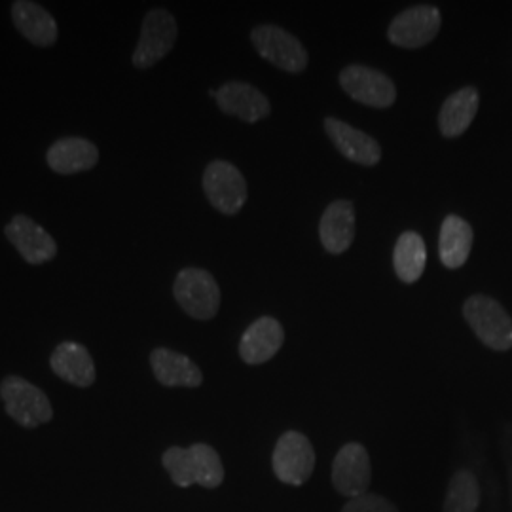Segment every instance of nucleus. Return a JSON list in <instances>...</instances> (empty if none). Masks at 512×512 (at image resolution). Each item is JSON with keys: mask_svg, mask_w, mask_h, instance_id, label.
<instances>
[{"mask_svg": "<svg viewBox=\"0 0 512 512\" xmlns=\"http://www.w3.org/2000/svg\"><path fill=\"white\" fill-rule=\"evenodd\" d=\"M164 469L179 488H190L194 484L215 490L224 480V465L219 452L209 444H192L190 448L171 446L162 456Z\"/></svg>", "mask_w": 512, "mask_h": 512, "instance_id": "nucleus-1", "label": "nucleus"}, {"mask_svg": "<svg viewBox=\"0 0 512 512\" xmlns=\"http://www.w3.org/2000/svg\"><path fill=\"white\" fill-rule=\"evenodd\" d=\"M0 399L6 414L25 429H37L54 418L48 395L16 374H10L0 382Z\"/></svg>", "mask_w": 512, "mask_h": 512, "instance_id": "nucleus-2", "label": "nucleus"}, {"mask_svg": "<svg viewBox=\"0 0 512 512\" xmlns=\"http://www.w3.org/2000/svg\"><path fill=\"white\" fill-rule=\"evenodd\" d=\"M463 315L484 346L495 351L512 348L511 315L492 296H471L463 306Z\"/></svg>", "mask_w": 512, "mask_h": 512, "instance_id": "nucleus-3", "label": "nucleus"}, {"mask_svg": "<svg viewBox=\"0 0 512 512\" xmlns=\"http://www.w3.org/2000/svg\"><path fill=\"white\" fill-rule=\"evenodd\" d=\"M173 294L184 313L198 321L213 319L220 308V289L215 277L203 268H184L177 275Z\"/></svg>", "mask_w": 512, "mask_h": 512, "instance_id": "nucleus-4", "label": "nucleus"}, {"mask_svg": "<svg viewBox=\"0 0 512 512\" xmlns=\"http://www.w3.org/2000/svg\"><path fill=\"white\" fill-rule=\"evenodd\" d=\"M179 37V25L175 16L165 8H154L147 12L141 27V37L133 52L135 69H150L169 54Z\"/></svg>", "mask_w": 512, "mask_h": 512, "instance_id": "nucleus-5", "label": "nucleus"}, {"mask_svg": "<svg viewBox=\"0 0 512 512\" xmlns=\"http://www.w3.org/2000/svg\"><path fill=\"white\" fill-rule=\"evenodd\" d=\"M203 192L209 203L224 215H236L247 202V183L238 167L215 160L203 171Z\"/></svg>", "mask_w": 512, "mask_h": 512, "instance_id": "nucleus-6", "label": "nucleus"}, {"mask_svg": "<svg viewBox=\"0 0 512 512\" xmlns=\"http://www.w3.org/2000/svg\"><path fill=\"white\" fill-rule=\"evenodd\" d=\"M256 52L277 69L302 73L308 65V52L298 38L275 25H260L251 33Z\"/></svg>", "mask_w": 512, "mask_h": 512, "instance_id": "nucleus-7", "label": "nucleus"}, {"mask_svg": "<svg viewBox=\"0 0 512 512\" xmlns=\"http://www.w3.org/2000/svg\"><path fill=\"white\" fill-rule=\"evenodd\" d=\"M272 463L275 476L283 484H306L315 469V450L310 439L298 431H287L275 444Z\"/></svg>", "mask_w": 512, "mask_h": 512, "instance_id": "nucleus-8", "label": "nucleus"}, {"mask_svg": "<svg viewBox=\"0 0 512 512\" xmlns=\"http://www.w3.org/2000/svg\"><path fill=\"white\" fill-rule=\"evenodd\" d=\"M340 86L351 99L374 109L391 107L397 99V88L393 80L382 71H376L366 65L346 67L340 73Z\"/></svg>", "mask_w": 512, "mask_h": 512, "instance_id": "nucleus-9", "label": "nucleus"}, {"mask_svg": "<svg viewBox=\"0 0 512 512\" xmlns=\"http://www.w3.org/2000/svg\"><path fill=\"white\" fill-rule=\"evenodd\" d=\"M442 16L435 6H414L391 21L387 37L399 48H420L439 35Z\"/></svg>", "mask_w": 512, "mask_h": 512, "instance_id": "nucleus-10", "label": "nucleus"}, {"mask_svg": "<svg viewBox=\"0 0 512 512\" xmlns=\"http://www.w3.org/2000/svg\"><path fill=\"white\" fill-rule=\"evenodd\" d=\"M372 480V467L365 446L349 442L340 448L332 463V486L349 499L368 492Z\"/></svg>", "mask_w": 512, "mask_h": 512, "instance_id": "nucleus-11", "label": "nucleus"}, {"mask_svg": "<svg viewBox=\"0 0 512 512\" xmlns=\"http://www.w3.org/2000/svg\"><path fill=\"white\" fill-rule=\"evenodd\" d=\"M4 236L16 247L21 258L31 266L50 262L57 255L55 239L27 215H16L10 220L4 228Z\"/></svg>", "mask_w": 512, "mask_h": 512, "instance_id": "nucleus-12", "label": "nucleus"}, {"mask_svg": "<svg viewBox=\"0 0 512 512\" xmlns=\"http://www.w3.org/2000/svg\"><path fill=\"white\" fill-rule=\"evenodd\" d=\"M215 101L219 109L228 114L236 116L247 124H255L264 120L270 114V101L266 95L256 90L255 86L245 82H226L215 92Z\"/></svg>", "mask_w": 512, "mask_h": 512, "instance_id": "nucleus-13", "label": "nucleus"}, {"mask_svg": "<svg viewBox=\"0 0 512 512\" xmlns=\"http://www.w3.org/2000/svg\"><path fill=\"white\" fill-rule=\"evenodd\" d=\"M327 135L332 145L340 150L344 158L361 165H376L382 160V147L374 137L361 129L351 128L338 118L325 120Z\"/></svg>", "mask_w": 512, "mask_h": 512, "instance_id": "nucleus-14", "label": "nucleus"}, {"mask_svg": "<svg viewBox=\"0 0 512 512\" xmlns=\"http://www.w3.org/2000/svg\"><path fill=\"white\" fill-rule=\"evenodd\" d=\"M285 342V330L274 317H260L245 330L239 342V355L247 365L268 363Z\"/></svg>", "mask_w": 512, "mask_h": 512, "instance_id": "nucleus-15", "label": "nucleus"}, {"mask_svg": "<svg viewBox=\"0 0 512 512\" xmlns=\"http://www.w3.org/2000/svg\"><path fill=\"white\" fill-rule=\"evenodd\" d=\"M50 368L63 382L80 389H86L95 384V378H97L90 351L78 342H61L52 351Z\"/></svg>", "mask_w": 512, "mask_h": 512, "instance_id": "nucleus-16", "label": "nucleus"}, {"mask_svg": "<svg viewBox=\"0 0 512 512\" xmlns=\"http://www.w3.org/2000/svg\"><path fill=\"white\" fill-rule=\"evenodd\" d=\"M12 21L19 35L31 44L48 48L54 46L59 37V27L54 16L37 2L18 0L12 4Z\"/></svg>", "mask_w": 512, "mask_h": 512, "instance_id": "nucleus-17", "label": "nucleus"}, {"mask_svg": "<svg viewBox=\"0 0 512 512\" xmlns=\"http://www.w3.org/2000/svg\"><path fill=\"white\" fill-rule=\"evenodd\" d=\"M99 162V148L82 137H63L46 152V164L57 175L90 171Z\"/></svg>", "mask_w": 512, "mask_h": 512, "instance_id": "nucleus-18", "label": "nucleus"}, {"mask_svg": "<svg viewBox=\"0 0 512 512\" xmlns=\"http://www.w3.org/2000/svg\"><path fill=\"white\" fill-rule=\"evenodd\" d=\"M154 378L164 387H200L203 374L190 357L173 349L156 348L150 353Z\"/></svg>", "mask_w": 512, "mask_h": 512, "instance_id": "nucleus-19", "label": "nucleus"}, {"mask_svg": "<svg viewBox=\"0 0 512 512\" xmlns=\"http://www.w3.org/2000/svg\"><path fill=\"white\" fill-rule=\"evenodd\" d=\"M323 247L332 255L346 253L355 238V211L346 200L330 203L319 222Z\"/></svg>", "mask_w": 512, "mask_h": 512, "instance_id": "nucleus-20", "label": "nucleus"}, {"mask_svg": "<svg viewBox=\"0 0 512 512\" xmlns=\"http://www.w3.org/2000/svg\"><path fill=\"white\" fill-rule=\"evenodd\" d=\"M475 234L467 220L461 219L458 215H448L439 236V255L442 264L450 270L461 268L473 249Z\"/></svg>", "mask_w": 512, "mask_h": 512, "instance_id": "nucleus-21", "label": "nucleus"}, {"mask_svg": "<svg viewBox=\"0 0 512 512\" xmlns=\"http://www.w3.org/2000/svg\"><path fill=\"white\" fill-rule=\"evenodd\" d=\"M478 110V92L467 86L459 92L452 93L439 114L440 131L444 137H459L463 135L475 120Z\"/></svg>", "mask_w": 512, "mask_h": 512, "instance_id": "nucleus-22", "label": "nucleus"}, {"mask_svg": "<svg viewBox=\"0 0 512 512\" xmlns=\"http://www.w3.org/2000/svg\"><path fill=\"white\" fill-rule=\"evenodd\" d=\"M427 249L418 232H404L393 251V266L403 283H416L425 272Z\"/></svg>", "mask_w": 512, "mask_h": 512, "instance_id": "nucleus-23", "label": "nucleus"}, {"mask_svg": "<svg viewBox=\"0 0 512 512\" xmlns=\"http://www.w3.org/2000/svg\"><path fill=\"white\" fill-rule=\"evenodd\" d=\"M480 503V486L476 476L461 469L450 478L442 512H476Z\"/></svg>", "mask_w": 512, "mask_h": 512, "instance_id": "nucleus-24", "label": "nucleus"}, {"mask_svg": "<svg viewBox=\"0 0 512 512\" xmlns=\"http://www.w3.org/2000/svg\"><path fill=\"white\" fill-rule=\"evenodd\" d=\"M342 512H399L384 495L366 494L349 499Z\"/></svg>", "mask_w": 512, "mask_h": 512, "instance_id": "nucleus-25", "label": "nucleus"}]
</instances>
